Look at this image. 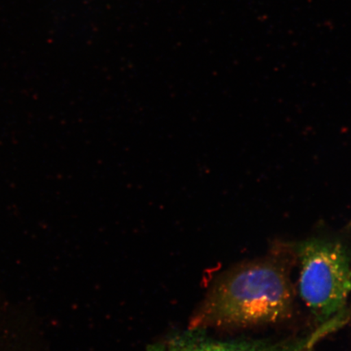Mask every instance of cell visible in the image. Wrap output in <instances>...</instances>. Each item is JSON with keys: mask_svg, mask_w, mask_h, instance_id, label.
Wrapping results in <instances>:
<instances>
[{"mask_svg": "<svg viewBox=\"0 0 351 351\" xmlns=\"http://www.w3.org/2000/svg\"><path fill=\"white\" fill-rule=\"evenodd\" d=\"M293 289L274 261L245 263L223 274L189 323L190 330L240 328L280 322L292 313Z\"/></svg>", "mask_w": 351, "mask_h": 351, "instance_id": "6da1fadb", "label": "cell"}, {"mask_svg": "<svg viewBox=\"0 0 351 351\" xmlns=\"http://www.w3.org/2000/svg\"><path fill=\"white\" fill-rule=\"evenodd\" d=\"M302 300L320 322L344 313L351 295V254L337 240L313 238L298 247Z\"/></svg>", "mask_w": 351, "mask_h": 351, "instance_id": "7a4b0ae2", "label": "cell"}, {"mask_svg": "<svg viewBox=\"0 0 351 351\" xmlns=\"http://www.w3.org/2000/svg\"><path fill=\"white\" fill-rule=\"evenodd\" d=\"M344 324L343 318L337 317L323 323L317 330L308 335L300 339L276 342L213 341L182 337L171 341L166 351H311L318 342Z\"/></svg>", "mask_w": 351, "mask_h": 351, "instance_id": "3957f363", "label": "cell"}, {"mask_svg": "<svg viewBox=\"0 0 351 351\" xmlns=\"http://www.w3.org/2000/svg\"><path fill=\"white\" fill-rule=\"evenodd\" d=\"M147 351H166L165 346L156 344L148 346Z\"/></svg>", "mask_w": 351, "mask_h": 351, "instance_id": "277c9868", "label": "cell"}]
</instances>
